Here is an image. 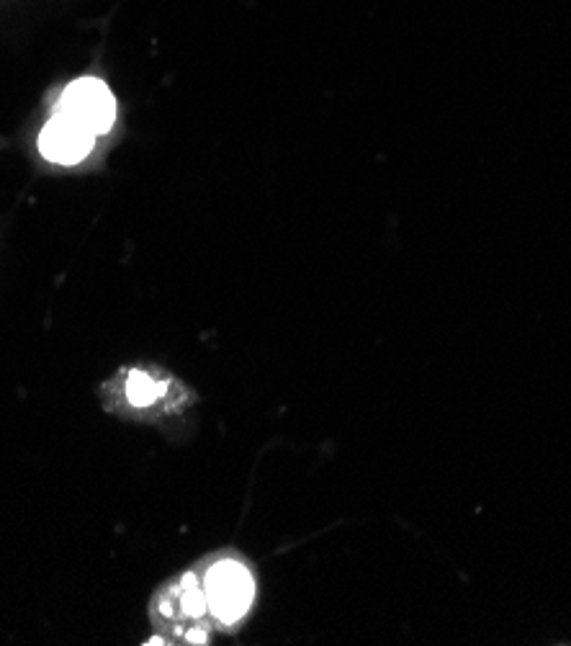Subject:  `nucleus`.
I'll use <instances>...</instances> for the list:
<instances>
[{"label": "nucleus", "mask_w": 571, "mask_h": 646, "mask_svg": "<svg viewBox=\"0 0 571 646\" xmlns=\"http://www.w3.org/2000/svg\"><path fill=\"white\" fill-rule=\"evenodd\" d=\"M57 114L98 137L114 127L116 101L106 83L96 78H80L65 88L57 103Z\"/></svg>", "instance_id": "1"}, {"label": "nucleus", "mask_w": 571, "mask_h": 646, "mask_svg": "<svg viewBox=\"0 0 571 646\" xmlns=\"http://www.w3.org/2000/svg\"><path fill=\"white\" fill-rule=\"evenodd\" d=\"M253 595V577L242 564L219 562L206 574V603L219 621L232 623L245 616Z\"/></svg>", "instance_id": "2"}, {"label": "nucleus", "mask_w": 571, "mask_h": 646, "mask_svg": "<svg viewBox=\"0 0 571 646\" xmlns=\"http://www.w3.org/2000/svg\"><path fill=\"white\" fill-rule=\"evenodd\" d=\"M93 139L96 134L57 114L55 119L47 121V127L39 134V152L49 163L78 165L93 150Z\"/></svg>", "instance_id": "3"}, {"label": "nucleus", "mask_w": 571, "mask_h": 646, "mask_svg": "<svg viewBox=\"0 0 571 646\" xmlns=\"http://www.w3.org/2000/svg\"><path fill=\"white\" fill-rule=\"evenodd\" d=\"M157 392H160V387H157L155 381H152V376L142 374V371H134V374L129 376L127 397L132 405H137V407L152 405V402L157 399Z\"/></svg>", "instance_id": "4"}, {"label": "nucleus", "mask_w": 571, "mask_h": 646, "mask_svg": "<svg viewBox=\"0 0 571 646\" xmlns=\"http://www.w3.org/2000/svg\"><path fill=\"white\" fill-rule=\"evenodd\" d=\"M181 605H183V610H186L188 616H193V618L204 616L206 605H209V603H206V598H204V592H201L199 587H196V580H193V577H186V580H183Z\"/></svg>", "instance_id": "5"}, {"label": "nucleus", "mask_w": 571, "mask_h": 646, "mask_svg": "<svg viewBox=\"0 0 571 646\" xmlns=\"http://www.w3.org/2000/svg\"><path fill=\"white\" fill-rule=\"evenodd\" d=\"M188 639H191L193 644H204L206 634H201V631H191V634H188Z\"/></svg>", "instance_id": "6"}]
</instances>
